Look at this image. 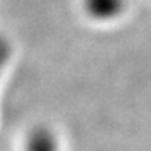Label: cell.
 <instances>
[{
    "label": "cell",
    "instance_id": "cell-1",
    "mask_svg": "<svg viewBox=\"0 0 151 151\" xmlns=\"http://www.w3.org/2000/svg\"><path fill=\"white\" fill-rule=\"evenodd\" d=\"M127 0H83L86 16L96 22H113L123 14Z\"/></svg>",
    "mask_w": 151,
    "mask_h": 151
}]
</instances>
